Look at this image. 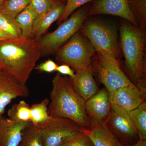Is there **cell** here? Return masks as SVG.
Instances as JSON below:
<instances>
[{"label": "cell", "mask_w": 146, "mask_h": 146, "mask_svg": "<svg viewBox=\"0 0 146 146\" xmlns=\"http://www.w3.org/2000/svg\"><path fill=\"white\" fill-rule=\"evenodd\" d=\"M48 111L50 115L72 120L85 130L91 127V120L85 109V101L75 91L72 79L57 73L52 80Z\"/></svg>", "instance_id": "obj_1"}, {"label": "cell", "mask_w": 146, "mask_h": 146, "mask_svg": "<svg viewBox=\"0 0 146 146\" xmlns=\"http://www.w3.org/2000/svg\"><path fill=\"white\" fill-rule=\"evenodd\" d=\"M120 34L126 75L134 85L146 93L145 30L122 21Z\"/></svg>", "instance_id": "obj_2"}, {"label": "cell", "mask_w": 146, "mask_h": 146, "mask_svg": "<svg viewBox=\"0 0 146 146\" xmlns=\"http://www.w3.org/2000/svg\"><path fill=\"white\" fill-rule=\"evenodd\" d=\"M41 56L37 41L31 38L0 41V65L26 84Z\"/></svg>", "instance_id": "obj_3"}, {"label": "cell", "mask_w": 146, "mask_h": 146, "mask_svg": "<svg viewBox=\"0 0 146 146\" xmlns=\"http://www.w3.org/2000/svg\"><path fill=\"white\" fill-rule=\"evenodd\" d=\"M80 30L91 42L96 52L119 60L121 51L117 31L114 27L92 18L85 20Z\"/></svg>", "instance_id": "obj_4"}, {"label": "cell", "mask_w": 146, "mask_h": 146, "mask_svg": "<svg viewBox=\"0 0 146 146\" xmlns=\"http://www.w3.org/2000/svg\"><path fill=\"white\" fill-rule=\"evenodd\" d=\"M96 52L91 42L79 30L56 53V59L77 72L92 64Z\"/></svg>", "instance_id": "obj_5"}, {"label": "cell", "mask_w": 146, "mask_h": 146, "mask_svg": "<svg viewBox=\"0 0 146 146\" xmlns=\"http://www.w3.org/2000/svg\"><path fill=\"white\" fill-rule=\"evenodd\" d=\"M89 9V5L84 7L64 21L54 31L48 33L37 41L41 55L56 53L81 29Z\"/></svg>", "instance_id": "obj_6"}, {"label": "cell", "mask_w": 146, "mask_h": 146, "mask_svg": "<svg viewBox=\"0 0 146 146\" xmlns=\"http://www.w3.org/2000/svg\"><path fill=\"white\" fill-rule=\"evenodd\" d=\"M93 62L94 72L110 96L120 88L136 86L122 70L117 59L97 52Z\"/></svg>", "instance_id": "obj_7"}, {"label": "cell", "mask_w": 146, "mask_h": 146, "mask_svg": "<svg viewBox=\"0 0 146 146\" xmlns=\"http://www.w3.org/2000/svg\"><path fill=\"white\" fill-rule=\"evenodd\" d=\"M50 115L46 121L37 125L42 132L44 146H62L84 129L68 118Z\"/></svg>", "instance_id": "obj_8"}, {"label": "cell", "mask_w": 146, "mask_h": 146, "mask_svg": "<svg viewBox=\"0 0 146 146\" xmlns=\"http://www.w3.org/2000/svg\"><path fill=\"white\" fill-rule=\"evenodd\" d=\"M104 126L123 146H132L140 140L129 112L116 106H111Z\"/></svg>", "instance_id": "obj_9"}, {"label": "cell", "mask_w": 146, "mask_h": 146, "mask_svg": "<svg viewBox=\"0 0 146 146\" xmlns=\"http://www.w3.org/2000/svg\"><path fill=\"white\" fill-rule=\"evenodd\" d=\"M29 95L26 84L3 69L0 72V117L12 100L18 97L26 98Z\"/></svg>", "instance_id": "obj_10"}, {"label": "cell", "mask_w": 146, "mask_h": 146, "mask_svg": "<svg viewBox=\"0 0 146 146\" xmlns=\"http://www.w3.org/2000/svg\"><path fill=\"white\" fill-rule=\"evenodd\" d=\"M100 14L119 16L133 25L138 26L127 0H97L89 9L87 16Z\"/></svg>", "instance_id": "obj_11"}, {"label": "cell", "mask_w": 146, "mask_h": 146, "mask_svg": "<svg viewBox=\"0 0 146 146\" xmlns=\"http://www.w3.org/2000/svg\"><path fill=\"white\" fill-rule=\"evenodd\" d=\"M85 109L90 119L102 125L109 116L111 104L109 93L105 88L98 92L85 102Z\"/></svg>", "instance_id": "obj_12"}, {"label": "cell", "mask_w": 146, "mask_h": 146, "mask_svg": "<svg viewBox=\"0 0 146 146\" xmlns=\"http://www.w3.org/2000/svg\"><path fill=\"white\" fill-rule=\"evenodd\" d=\"M110 98L111 106L130 112L146 102V93L136 86H126L114 91Z\"/></svg>", "instance_id": "obj_13"}, {"label": "cell", "mask_w": 146, "mask_h": 146, "mask_svg": "<svg viewBox=\"0 0 146 146\" xmlns=\"http://www.w3.org/2000/svg\"><path fill=\"white\" fill-rule=\"evenodd\" d=\"M29 123L15 122L2 117L0 119V146H19L24 129Z\"/></svg>", "instance_id": "obj_14"}, {"label": "cell", "mask_w": 146, "mask_h": 146, "mask_svg": "<svg viewBox=\"0 0 146 146\" xmlns=\"http://www.w3.org/2000/svg\"><path fill=\"white\" fill-rule=\"evenodd\" d=\"M94 73L92 64L86 69L76 72L75 77L72 79L75 91L85 101L99 90L94 79Z\"/></svg>", "instance_id": "obj_15"}, {"label": "cell", "mask_w": 146, "mask_h": 146, "mask_svg": "<svg viewBox=\"0 0 146 146\" xmlns=\"http://www.w3.org/2000/svg\"><path fill=\"white\" fill-rule=\"evenodd\" d=\"M65 3L58 1L46 13L40 18L35 20L31 38L36 41L41 37L49 27L54 22L58 20L63 14Z\"/></svg>", "instance_id": "obj_16"}, {"label": "cell", "mask_w": 146, "mask_h": 146, "mask_svg": "<svg viewBox=\"0 0 146 146\" xmlns=\"http://www.w3.org/2000/svg\"><path fill=\"white\" fill-rule=\"evenodd\" d=\"M91 120V128L88 130H85V131L94 146H124L104 125H101L94 120Z\"/></svg>", "instance_id": "obj_17"}, {"label": "cell", "mask_w": 146, "mask_h": 146, "mask_svg": "<svg viewBox=\"0 0 146 146\" xmlns=\"http://www.w3.org/2000/svg\"><path fill=\"white\" fill-rule=\"evenodd\" d=\"M36 18V14L29 4L16 16V21L21 29L22 37L31 38L33 23Z\"/></svg>", "instance_id": "obj_18"}, {"label": "cell", "mask_w": 146, "mask_h": 146, "mask_svg": "<svg viewBox=\"0 0 146 146\" xmlns=\"http://www.w3.org/2000/svg\"><path fill=\"white\" fill-rule=\"evenodd\" d=\"M140 139L146 140V102L129 112Z\"/></svg>", "instance_id": "obj_19"}, {"label": "cell", "mask_w": 146, "mask_h": 146, "mask_svg": "<svg viewBox=\"0 0 146 146\" xmlns=\"http://www.w3.org/2000/svg\"><path fill=\"white\" fill-rule=\"evenodd\" d=\"M30 107L23 100L13 105L7 112L8 119L15 122H30Z\"/></svg>", "instance_id": "obj_20"}, {"label": "cell", "mask_w": 146, "mask_h": 146, "mask_svg": "<svg viewBox=\"0 0 146 146\" xmlns=\"http://www.w3.org/2000/svg\"><path fill=\"white\" fill-rule=\"evenodd\" d=\"M21 146H44L42 132L38 126L30 122L23 132Z\"/></svg>", "instance_id": "obj_21"}, {"label": "cell", "mask_w": 146, "mask_h": 146, "mask_svg": "<svg viewBox=\"0 0 146 146\" xmlns=\"http://www.w3.org/2000/svg\"><path fill=\"white\" fill-rule=\"evenodd\" d=\"M0 28L11 39L22 37V33L16 18L0 13Z\"/></svg>", "instance_id": "obj_22"}, {"label": "cell", "mask_w": 146, "mask_h": 146, "mask_svg": "<svg viewBox=\"0 0 146 146\" xmlns=\"http://www.w3.org/2000/svg\"><path fill=\"white\" fill-rule=\"evenodd\" d=\"M49 102L48 99H45L40 102L31 106V122L37 125L49 119L50 115L48 111Z\"/></svg>", "instance_id": "obj_23"}, {"label": "cell", "mask_w": 146, "mask_h": 146, "mask_svg": "<svg viewBox=\"0 0 146 146\" xmlns=\"http://www.w3.org/2000/svg\"><path fill=\"white\" fill-rule=\"evenodd\" d=\"M129 5L136 18L138 26L145 30L146 0H127Z\"/></svg>", "instance_id": "obj_24"}, {"label": "cell", "mask_w": 146, "mask_h": 146, "mask_svg": "<svg viewBox=\"0 0 146 146\" xmlns=\"http://www.w3.org/2000/svg\"><path fill=\"white\" fill-rule=\"evenodd\" d=\"M30 0H7L0 6V13L16 18L29 4Z\"/></svg>", "instance_id": "obj_25"}, {"label": "cell", "mask_w": 146, "mask_h": 146, "mask_svg": "<svg viewBox=\"0 0 146 146\" xmlns=\"http://www.w3.org/2000/svg\"><path fill=\"white\" fill-rule=\"evenodd\" d=\"M57 2L56 0H30V5L36 14L35 20L46 13Z\"/></svg>", "instance_id": "obj_26"}, {"label": "cell", "mask_w": 146, "mask_h": 146, "mask_svg": "<svg viewBox=\"0 0 146 146\" xmlns=\"http://www.w3.org/2000/svg\"><path fill=\"white\" fill-rule=\"evenodd\" d=\"M91 1L92 0H67L63 14L58 20V23L67 20L76 9Z\"/></svg>", "instance_id": "obj_27"}, {"label": "cell", "mask_w": 146, "mask_h": 146, "mask_svg": "<svg viewBox=\"0 0 146 146\" xmlns=\"http://www.w3.org/2000/svg\"><path fill=\"white\" fill-rule=\"evenodd\" d=\"M62 146H94L85 129Z\"/></svg>", "instance_id": "obj_28"}, {"label": "cell", "mask_w": 146, "mask_h": 146, "mask_svg": "<svg viewBox=\"0 0 146 146\" xmlns=\"http://www.w3.org/2000/svg\"><path fill=\"white\" fill-rule=\"evenodd\" d=\"M58 66V65L54 61L48 59L35 66L34 69L40 72L50 73L56 71Z\"/></svg>", "instance_id": "obj_29"}, {"label": "cell", "mask_w": 146, "mask_h": 146, "mask_svg": "<svg viewBox=\"0 0 146 146\" xmlns=\"http://www.w3.org/2000/svg\"><path fill=\"white\" fill-rule=\"evenodd\" d=\"M56 72L60 74L69 76V77L72 80L74 79L75 77L76 74H75L72 69H71L70 66L65 64H62L58 66Z\"/></svg>", "instance_id": "obj_30"}, {"label": "cell", "mask_w": 146, "mask_h": 146, "mask_svg": "<svg viewBox=\"0 0 146 146\" xmlns=\"http://www.w3.org/2000/svg\"><path fill=\"white\" fill-rule=\"evenodd\" d=\"M9 39H11L0 28V41H4Z\"/></svg>", "instance_id": "obj_31"}, {"label": "cell", "mask_w": 146, "mask_h": 146, "mask_svg": "<svg viewBox=\"0 0 146 146\" xmlns=\"http://www.w3.org/2000/svg\"><path fill=\"white\" fill-rule=\"evenodd\" d=\"M132 146H146V140L140 139L136 144Z\"/></svg>", "instance_id": "obj_32"}, {"label": "cell", "mask_w": 146, "mask_h": 146, "mask_svg": "<svg viewBox=\"0 0 146 146\" xmlns=\"http://www.w3.org/2000/svg\"><path fill=\"white\" fill-rule=\"evenodd\" d=\"M7 0H0V6L3 4Z\"/></svg>", "instance_id": "obj_33"}, {"label": "cell", "mask_w": 146, "mask_h": 146, "mask_svg": "<svg viewBox=\"0 0 146 146\" xmlns=\"http://www.w3.org/2000/svg\"><path fill=\"white\" fill-rule=\"evenodd\" d=\"M3 70V68H2V67H1V65H0V72Z\"/></svg>", "instance_id": "obj_34"}, {"label": "cell", "mask_w": 146, "mask_h": 146, "mask_svg": "<svg viewBox=\"0 0 146 146\" xmlns=\"http://www.w3.org/2000/svg\"><path fill=\"white\" fill-rule=\"evenodd\" d=\"M0 117V119H1V117Z\"/></svg>", "instance_id": "obj_35"}, {"label": "cell", "mask_w": 146, "mask_h": 146, "mask_svg": "<svg viewBox=\"0 0 146 146\" xmlns=\"http://www.w3.org/2000/svg\"><path fill=\"white\" fill-rule=\"evenodd\" d=\"M19 146H21V145H19Z\"/></svg>", "instance_id": "obj_36"}, {"label": "cell", "mask_w": 146, "mask_h": 146, "mask_svg": "<svg viewBox=\"0 0 146 146\" xmlns=\"http://www.w3.org/2000/svg\"><path fill=\"white\" fill-rule=\"evenodd\" d=\"M62 1H63V0H62Z\"/></svg>", "instance_id": "obj_37"}]
</instances>
